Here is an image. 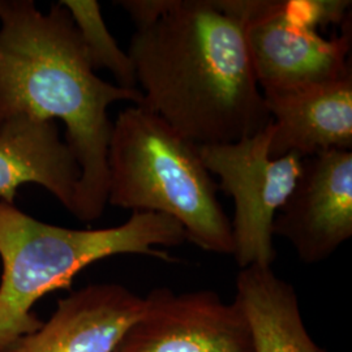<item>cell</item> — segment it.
Listing matches in <instances>:
<instances>
[{
	"label": "cell",
	"mask_w": 352,
	"mask_h": 352,
	"mask_svg": "<svg viewBox=\"0 0 352 352\" xmlns=\"http://www.w3.org/2000/svg\"><path fill=\"white\" fill-rule=\"evenodd\" d=\"M145 307V298L122 285H89L59 300L49 321L6 352H113Z\"/></svg>",
	"instance_id": "cell-9"
},
{
	"label": "cell",
	"mask_w": 352,
	"mask_h": 352,
	"mask_svg": "<svg viewBox=\"0 0 352 352\" xmlns=\"http://www.w3.org/2000/svg\"><path fill=\"white\" fill-rule=\"evenodd\" d=\"M128 55L141 106L197 145L230 144L272 123L244 29L226 0H155Z\"/></svg>",
	"instance_id": "cell-1"
},
{
	"label": "cell",
	"mask_w": 352,
	"mask_h": 352,
	"mask_svg": "<svg viewBox=\"0 0 352 352\" xmlns=\"http://www.w3.org/2000/svg\"><path fill=\"white\" fill-rule=\"evenodd\" d=\"M186 240L183 226L164 214L136 212L120 226L74 230L41 222L0 201V352L42 327L33 311L36 302L69 289L89 265L118 254L173 261L161 247Z\"/></svg>",
	"instance_id": "cell-3"
},
{
	"label": "cell",
	"mask_w": 352,
	"mask_h": 352,
	"mask_svg": "<svg viewBox=\"0 0 352 352\" xmlns=\"http://www.w3.org/2000/svg\"><path fill=\"white\" fill-rule=\"evenodd\" d=\"M85 45L91 68L110 71L119 87L139 89L135 67L129 55L119 47L102 17L101 6L96 0H63Z\"/></svg>",
	"instance_id": "cell-13"
},
{
	"label": "cell",
	"mask_w": 352,
	"mask_h": 352,
	"mask_svg": "<svg viewBox=\"0 0 352 352\" xmlns=\"http://www.w3.org/2000/svg\"><path fill=\"white\" fill-rule=\"evenodd\" d=\"M107 204L133 213L168 215L204 251L234 254L231 221L217 197L218 184L200 155L157 113L133 104L118 115L107 154Z\"/></svg>",
	"instance_id": "cell-4"
},
{
	"label": "cell",
	"mask_w": 352,
	"mask_h": 352,
	"mask_svg": "<svg viewBox=\"0 0 352 352\" xmlns=\"http://www.w3.org/2000/svg\"><path fill=\"white\" fill-rule=\"evenodd\" d=\"M113 352H254L251 327L235 302L209 289L158 287Z\"/></svg>",
	"instance_id": "cell-7"
},
{
	"label": "cell",
	"mask_w": 352,
	"mask_h": 352,
	"mask_svg": "<svg viewBox=\"0 0 352 352\" xmlns=\"http://www.w3.org/2000/svg\"><path fill=\"white\" fill-rule=\"evenodd\" d=\"M80 166L56 122L17 115L0 126V201L14 205L17 189L38 184L74 213Z\"/></svg>",
	"instance_id": "cell-11"
},
{
	"label": "cell",
	"mask_w": 352,
	"mask_h": 352,
	"mask_svg": "<svg viewBox=\"0 0 352 352\" xmlns=\"http://www.w3.org/2000/svg\"><path fill=\"white\" fill-rule=\"evenodd\" d=\"M0 126L17 115L62 120L80 166L72 215L96 221L107 205V110L115 102L141 104L142 93L96 75L62 1L42 13L33 0H0Z\"/></svg>",
	"instance_id": "cell-2"
},
{
	"label": "cell",
	"mask_w": 352,
	"mask_h": 352,
	"mask_svg": "<svg viewBox=\"0 0 352 352\" xmlns=\"http://www.w3.org/2000/svg\"><path fill=\"white\" fill-rule=\"evenodd\" d=\"M270 139L272 123L260 133L236 142L200 145L205 167L219 177L218 188L235 204L232 256L240 269L272 266L276 261L273 222L302 173L300 155L270 157Z\"/></svg>",
	"instance_id": "cell-5"
},
{
	"label": "cell",
	"mask_w": 352,
	"mask_h": 352,
	"mask_svg": "<svg viewBox=\"0 0 352 352\" xmlns=\"http://www.w3.org/2000/svg\"><path fill=\"white\" fill-rule=\"evenodd\" d=\"M289 240L307 264L329 258L352 236V151L304 158L289 200L273 222V236Z\"/></svg>",
	"instance_id": "cell-8"
},
{
	"label": "cell",
	"mask_w": 352,
	"mask_h": 352,
	"mask_svg": "<svg viewBox=\"0 0 352 352\" xmlns=\"http://www.w3.org/2000/svg\"><path fill=\"white\" fill-rule=\"evenodd\" d=\"M234 302L250 324L254 352H327L304 325L296 291L272 266L240 269Z\"/></svg>",
	"instance_id": "cell-12"
},
{
	"label": "cell",
	"mask_w": 352,
	"mask_h": 352,
	"mask_svg": "<svg viewBox=\"0 0 352 352\" xmlns=\"http://www.w3.org/2000/svg\"><path fill=\"white\" fill-rule=\"evenodd\" d=\"M272 118L269 154L302 160L352 149V75L283 93L263 94Z\"/></svg>",
	"instance_id": "cell-10"
},
{
	"label": "cell",
	"mask_w": 352,
	"mask_h": 352,
	"mask_svg": "<svg viewBox=\"0 0 352 352\" xmlns=\"http://www.w3.org/2000/svg\"><path fill=\"white\" fill-rule=\"evenodd\" d=\"M243 24L256 81L263 94L283 93L351 76V26L325 38L289 1L226 0Z\"/></svg>",
	"instance_id": "cell-6"
}]
</instances>
